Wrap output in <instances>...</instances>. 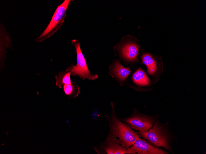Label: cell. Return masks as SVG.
<instances>
[{
  "label": "cell",
  "instance_id": "6da1fadb",
  "mask_svg": "<svg viewBox=\"0 0 206 154\" xmlns=\"http://www.w3.org/2000/svg\"><path fill=\"white\" fill-rule=\"evenodd\" d=\"M112 111L110 118L106 116L109 124V131L108 136L118 137L122 146L127 148L132 146L139 137L138 135L130 125L123 123L118 119L116 115L113 104L111 103Z\"/></svg>",
  "mask_w": 206,
  "mask_h": 154
},
{
  "label": "cell",
  "instance_id": "7a4b0ae2",
  "mask_svg": "<svg viewBox=\"0 0 206 154\" xmlns=\"http://www.w3.org/2000/svg\"><path fill=\"white\" fill-rule=\"evenodd\" d=\"M137 133L139 136L146 139L154 147H163L170 151H171L170 132L165 124L156 121L153 127L148 131Z\"/></svg>",
  "mask_w": 206,
  "mask_h": 154
},
{
  "label": "cell",
  "instance_id": "3957f363",
  "mask_svg": "<svg viewBox=\"0 0 206 154\" xmlns=\"http://www.w3.org/2000/svg\"><path fill=\"white\" fill-rule=\"evenodd\" d=\"M76 49L77 55V63L76 65H72L67 71L71 73V74L77 76L83 80L88 79L94 80L98 77L97 75L91 73L89 71L85 60L80 49L79 42H73Z\"/></svg>",
  "mask_w": 206,
  "mask_h": 154
},
{
  "label": "cell",
  "instance_id": "277c9868",
  "mask_svg": "<svg viewBox=\"0 0 206 154\" xmlns=\"http://www.w3.org/2000/svg\"><path fill=\"white\" fill-rule=\"evenodd\" d=\"M124 121L132 128L138 130L139 132L148 131L156 121L154 117L147 116L138 112H134L131 116L124 119Z\"/></svg>",
  "mask_w": 206,
  "mask_h": 154
},
{
  "label": "cell",
  "instance_id": "5b68a950",
  "mask_svg": "<svg viewBox=\"0 0 206 154\" xmlns=\"http://www.w3.org/2000/svg\"><path fill=\"white\" fill-rule=\"evenodd\" d=\"M127 153L139 154H166L162 149L153 146L148 141L138 137L134 143L126 149Z\"/></svg>",
  "mask_w": 206,
  "mask_h": 154
},
{
  "label": "cell",
  "instance_id": "8992f818",
  "mask_svg": "<svg viewBox=\"0 0 206 154\" xmlns=\"http://www.w3.org/2000/svg\"><path fill=\"white\" fill-rule=\"evenodd\" d=\"M99 148L107 154H123L127 153V148L122 147L120 141L116 137L108 136L106 140L100 144Z\"/></svg>",
  "mask_w": 206,
  "mask_h": 154
},
{
  "label": "cell",
  "instance_id": "52a82bcc",
  "mask_svg": "<svg viewBox=\"0 0 206 154\" xmlns=\"http://www.w3.org/2000/svg\"><path fill=\"white\" fill-rule=\"evenodd\" d=\"M70 1L65 0L58 7L49 24L38 39L46 36L56 27L63 18Z\"/></svg>",
  "mask_w": 206,
  "mask_h": 154
},
{
  "label": "cell",
  "instance_id": "ba28073f",
  "mask_svg": "<svg viewBox=\"0 0 206 154\" xmlns=\"http://www.w3.org/2000/svg\"><path fill=\"white\" fill-rule=\"evenodd\" d=\"M110 72L120 80L123 81L130 74L131 70L130 68L123 67L118 61H116L112 66Z\"/></svg>",
  "mask_w": 206,
  "mask_h": 154
},
{
  "label": "cell",
  "instance_id": "9c48e42d",
  "mask_svg": "<svg viewBox=\"0 0 206 154\" xmlns=\"http://www.w3.org/2000/svg\"><path fill=\"white\" fill-rule=\"evenodd\" d=\"M138 46L133 43L126 44L123 47L122 50L123 56L130 60L135 59L138 55Z\"/></svg>",
  "mask_w": 206,
  "mask_h": 154
},
{
  "label": "cell",
  "instance_id": "30bf717a",
  "mask_svg": "<svg viewBox=\"0 0 206 154\" xmlns=\"http://www.w3.org/2000/svg\"><path fill=\"white\" fill-rule=\"evenodd\" d=\"M132 78L134 82L137 85L146 86L150 84V81L144 72L140 68L138 69L133 74Z\"/></svg>",
  "mask_w": 206,
  "mask_h": 154
},
{
  "label": "cell",
  "instance_id": "8fae6325",
  "mask_svg": "<svg viewBox=\"0 0 206 154\" xmlns=\"http://www.w3.org/2000/svg\"><path fill=\"white\" fill-rule=\"evenodd\" d=\"M143 63L147 67L148 73L154 75L157 70V64L151 56L148 53H145L142 57Z\"/></svg>",
  "mask_w": 206,
  "mask_h": 154
},
{
  "label": "cell",
  "instance_id": "7c38bea8",
  "mask_svg": "<svg viewBox=\"0 0 206 154\" xmlns=\"http://www.w3.org/2000/svg\"><path fill=\"white\" fill-rule=\"evenodd\" d=\"M63 88L65 94L69 98H75L77 97L80 90L78 85L75 82L70 84H64Z\"/></svg>",
  "mask_w": 206,
  "mask_h": 154
},
{
  "label": "cell",
  "instance_id": "4fadbf2b",
  "mask_svg": "<svg viewBox=\"0 0 206 154\" xmlns=\"http://www.w3.org/2000/svg\"><path fill=\"white\" fill-rule=\"evenodd\" d=\"M71 73L69 71L63 72L56 76V85L62 88L63 84H68L71 83L70 76Z\"/></svg>",
  "mask_w": 206,
  "mask_h": 154
}]
</instances>
